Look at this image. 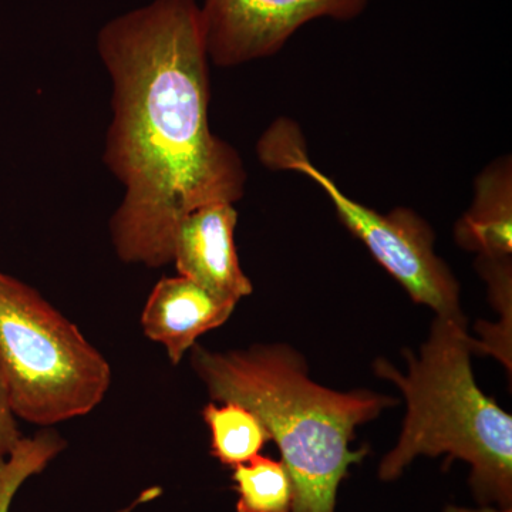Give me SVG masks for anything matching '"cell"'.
Segmentation results:
<instances>
[{"instance_id":"obj_1","label":"cell","mask_w":512,"mask_h":512,"mask_svg":"<svg viewBox=\"0 0 512 512\" xmlns=\"http://www.w3.org/2000/svg\"><path fill=\"white\" fill-rule=\"evenodd\" d=\"M97 52L111 80L103 160L124 188L110 220L124 264H173L178 224L202 205L235 204L247 171L211 131L210 59L195 0H153L109 20Z\"/></svg>"},{"instance_id":"obj_2","label":"cell","mask_w":512,"mask_h":512,"mask_svg":"<svg viewBox=\"0 0 512 512\" xmlns=\"http://www.w3.org/2000/svg\"><path fill=\"white\" fill-rule=\"evenodd\" d=\"M190 362L212 400L241 404L264 424L291 476L292 512H335L340 483L367 454L350 450L356 427L397 404L320 386L301 353L279 343L228 352L194 345Z\"/></svg>"},{"instance_id":"obj_3","label":"cell","mask_w":512,"mask_h":512,"mask_svg":"<svg viewBox=\"0 0 512 512\" xmlns=\"http://www.w3.org/2000/svg\"><path fill=\"white\" fill-rule=\"evenodd\" d=\"M466 325L437 316L420 356L403 353L407 375L386 360L375 363L376 375L396 384L407 404L402 434L379 477L396 480L414 458L446 454L447 464L456 458L470 464L471 490L481 504L511 511L512 419L477 386Z\"/></svg>"},{"instance_id":"obj_4","label":"cell","mask_w":512,"mask_h":512,"mask_svg":"<svg viewBox=\"0 0 512 512\" xmlns=\"http://www.w3.org/2000/svg\"><path fill=\"white\" fill-rule=\"evenodd\" d=\"M0 369L18 419L50 427L93 412L111 369L76 325L32 286L0 271Z\"/></svg>"},{"instance_id":"obj_5","label":"cell","mask_w":512,"mask_h":512,"mask_svg":"<svg viewBox=\"0 0 512 512\" xmlns=\"http://www.w3.org/2000/svg\"><path fill=\"white\" fill-rule=\"evenodd\" d=\"M268 167L296 171L318 184L332 201L340 221L399 281L414 302L429 306L440 318L466 319L461 311L456 276L434 252L433 229L416 212L396 208L389 214H380L352 200L309 161L301 134L282 140L269 158Z\"/></svg>"},{"instance_id":"obj_6","label":"cell","mask_w":512,"mask_h":512,"mask_svg":"<svg viewBox=\"0 0 512 512\" xmlns=\"http://www.w3.org/2000/svg\"><path fill=\"white\" fill-rule=\"evenodd\" d=\"M370 0H204L202 30L210 63L235 67L274 56L306 23L349 22Z\"/></svg>"},{"instance_id":"obj_7","label":"cell","mask_w":512,"mask_h":512,"mask_svg":"<svg viewBox=\"0 0 512 512\" xmlns=\"http://www.w3.org/2000/svg\"><path fill=\"white\" fill-rule=\"evenodd\" d=\"M237 222L234 204L202 205L180 221L173 242L178 275L235 302L254 291L239 265L235 247Z\"/></svg>"},{"instance_id":"obj_8","label":"cell","mask_w":512,"mask_h":512,"mask_svg":"<svg viewBox=\"0 0 512 512\" xmlns=\"http://www.w3.org/2000/svg\"><path fill=\"white\" fill-rule=\"evenodd\" d=\"M237 303L184 276L163 278L144 305L141 328L148 339L164 346L170 362L178 365L200 336L231 318Z\"/></svg>"},{"instance_id":"obj_9","label":"cell","mask_w":512,"mask_h":512,"mask_svg":"<svg viewBox=\"0 0 512 512\" xmlns=\"http://www.w3.org/2000/svg\"><path fill=\"white\" fill-rule=\"evenodd\" d=\"M460 247L480 256H511L512 168L510 157L493 161L478 175L470 210L456 225Z\"/></svg>"},{"instance_id":"obj_10","label":"cell","mask_w":512,"mask_h":512,"mask_svg":"<svg viewBox=\"0 0 512 512\" xmlns=\"http://www.w3.org/2000/svg\"><path fill=\"white\" fill-rule=\"evenodd\" d=\"M202 417L211 431V454L224 466L247 463L271 440L261 420L241 404L208 403Z\"/></svg>"},{"instance_id":"obj_11","label":"cell","mask_w":512,"mask_h":512,"mask_svg":"<svg viewBox=\"0 0 512 512\" xmlns=\"http://www.w3.org/2000/svg\"><path fill=\"white\" fill-rule=\"evenodd\" d=\"M238 512H292L293 485L281 460L255 456L234 467Z\"/></svg>"},{"instance_id":"obj_12","label":"cell","mask_w":512,"mask_h":512,"mask_svg":"<svg viewBox=\"0 0 512 512\" xmlns=\"http://www.w3.org/2000/svg\"><path fill=\"white\" fill-rule=\"evenodd\" d=\"M64 448L66 441L53 430L22 437L9 457L0 461V512H9L19 488L42 473Z\"/></svg>"},{"instance_id":"obj_13","label":"cell","mask_w":512,"mask_h":512,"mask_svg":"<svg viewBox=\"0 0 512 512\" xmlns=\"http://www.w3.org/2000/svg\"><path fill=\"white\" fill-rule=\"evenodd\" d=\"M22 437L18 426V417L13 412L12 403H10L8 384H6L5 376L0 369V461L9 457Z\"/></svg>"}]
</instances>
